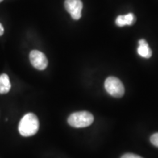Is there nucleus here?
<instances>
[{"label": "nucleus", "mask_w": 158, "mask_h": 158, "mask_svg": "<svg viewBox=\"0 0 158 158\" xmlns=\"http://www.w3.org/2000/svg\"><path fill=\"white\" fill-rule=\"evenodd\" d=\"M4 34V27L0 23V36H2Z\"/></svg>", "instance_id": "nucleus-11"}, {"label": "nucleus", "mask_w": 158, "mask_h": 158, "mask_svg": "<svg viewBox=\"0 0 158 158\" xmlns=\"http://www.w3.org/2000/svg\"><path fill=\"white\" fill-rule=\"evenodd\" d=\"M94 122V116L88 111H78L70 114L68 122L71 127L76 128L86 127Z\"/></svg>", "instance_id": "nucleus-2"}, {"label": "nucleus", "mask_w": 158, "mask_h": 158, "mask_svg": "<svg viewBox=\"0 0 158 158\" xmlns=\"http://www.w3.org/2000/svg\"><path fill=\"white\" fill-rule=\"evenodd\" d=\"M150 141H151L152 145H154L156 147H158V133L153 134L150 137Z\"/></svg>", "instance_id": "nucleus-9"}, {"label": "nucleus", "mask_w": 158, "mask_h": 158, "mask_svg": "<svg viewBox=\"0 0 158 158\" xmlns=\"http://www.w3.org/2000/svg\"><path fill=\"white\" fill-rule=\"evenodd\" d=\"M121 158H143L141 157V156H138L137 155L133 153H126L123 155L121 157Z\"/></svg>", "instance_id": "nucleus-10"}, {"label": "nucleus", "mask_w": 158, "mask_h": 158, "mask_svg": "<svg viewBox=\"0 0 158 158\" xmlns=\"http://www.w3.org/2000/svg\"><path fill=\"white\" fill-rule=\"evenodd\" d=\"M39 126V120L37 116L32 113H29L23 116L20 121L19 131L23 137H29L37 133Z\"/></svg>", "instance_id": "nucleus-1"}, {"label": "nucleus", "mask_w": 158, "mask_h": 158, "mask_svg": "<svg viewBox=\"0 0 158 158\" xmlns=\"http://www.w3.org/2000/svg\"><path fill=\"white\" fill-rule=\"evenodd\" d=\"M11 89L9 76L7 74L0 75V94L8 93Z\"/></svg>", "instance_id": "nucleus-8"}, {"label": "nucleus", "mask_w": 158, "mask_h": 158, "mask_svg": "<svg viewBox=\"0 0 158 158\" xmlns=\"http://www.w3.org/2000/svg\"><path fill=\"white\" fill-rule=\"evenodd\" d=\"M29 60L31 65L39 70H43L48 66V62L47 57L41 51L37 50L31 51L29 54Z\"/></svg>", "instance_id": "nucleus-4"}, {"label": "nucleus", "mask_w": 158, "mask_h": 158, "mask_svg": "<svg viewBox=\"0 0 158 158\" xmlns=\"http://www.w3.org/2000/svg\"><path fill=\"white\" fill-rule=\"evenodd\" d=\"M135 21V17L133 13H128L127 15H118L116 19V24L118 27H122L124 26L133 25Z\"/></svg>", "instance_id": "nucleus-7"}, {"label": "nucleus", "mask_w": 158, "mask_h": 158, "mask_svg": "<svg viewBox=\"0 0 158 158\" xmlns=\"http://www.w3.org/2000/svg\"><path fill=\"white\" fill-rule=\"evenodd\" d=\"M2 1H3V0H0V2H2Z\"/></svg>", "instance_id": "nucleus-12"}, {"label": "nucleus", "mask_w": 158, "mask_h": 158, "mask_svg": "<svg viewBox=\"0 0 158 158\" xmlns=\"http://www.w3.org/2000/svg\"><path fill=\"white\" fill-rule=\"evenodd\" d=\"M138 54L140 56L143 57V58L149 59L152 55V51L149 48V45L145 40L141 39L138 41Z\"/></svg>", "instance_id": "nucleus-6"}, {"label": "nucleus", "mask_w": 158, "mask_h": 158, "mask_svg": "<svg viewBox=\"0 0 158 158\" xmlns=\"http://www.w3.org/2000/svg\"><path fill=\"white\" fill-rule=\"evenodd\" d=\"M105 89L110 95L114 98H122L124 94V86L119 79L114 76L106 78Z\"/></svg>", "instance_id": "nucleus-3"}, {"label": "nucleus", "mask_w": 158, "mask_h": 158, "mask_svg": "<svg viewBox=\"0 0 158 158\" xmlns=\"http://www.w3.org/2000/svg\"><path fill=\"white\" fill-rule=\"evenodd\" d=\"M64 7L73 19L78 20L81 17L83 3L81 0H65Z\"/></svg>", "instance_id": "nucleus-5"}]
</instances>
